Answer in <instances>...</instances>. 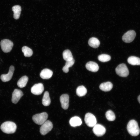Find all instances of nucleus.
<instances>
[{"instance_id": "nucleus-1", "label": "nucleus", "mask_w": 140, "mask_h": 140, "mask_svg": "<svg viewBox=\"0 0 140 140\" xmlns=\"http://www.w3.org/2000/svg\"><path fill=\"white\" fill-rule=\"evenodd\" d=\"M128 133L131 136H136L139 134L140 130L137 122L134 120H130L127 126Z\"/></svg>"}, {"instance_id": "nucleus-2", "label": "nucleus", "mask_w": 140, "mask_h": 140, "mask_svg": "<svg viewBox=\"0 0 140 140\" xmlns=\"http://www.w3.org/2000/svg\"><path fill=\"white\" fill-rule=\"evenodd\" d=\"M17 126L15 123L11 121H6L2 123L1 126V129L4 132L8 134L14 133Z\"/></svg>"}, {"instance_id": "nucleus-3", "label": "nucleus", "mask_w": 140, "mask_h": 140, "mask_svg": "<svg viewBox=\"0 0 140 140\" xmlns=\"http://www.w3.org/2000/svg\"><path fill=\"white\" fill-rule=\"evenodd\" d=\"M48 117L47 114L44 112L34 115L32 117V119L35 123L39 125H41L46 121Z\"/></svg>"}, {"instance_id": "nucleus-4", "label": "nucleus", "mask_w": 140, "mask_h": 140, "mask_svg": "<svg viewBox=\"0 0 140 140\" xmlns=\"http://www.w3.org/2000/svg\"><path fill=\"white\" fill-rule=\"evenodd\" d=\"M116 72L119 76L122 77H126L129 74L128 69L124 64H121L118 65L115 69Z\"/></svg>"}, {"instance_id": "nucleus-5", "label": "nucleus", "mask_w": 140, "mask_h": 140, "mask_svg": "<svg viewBox=\"0 0 140 140\" xmlns=\"http://www.w3.org/2000/svg\"><path fill=\"white\" fill-rule=\"evenodd\" d=\"M0 45L2 51L4 52L8 53L11 51L13 44L11 41L5 39L1 41Z\"/></svg>"}, {"instance_id": "nucleus-6", "label": "nucleus", "mask_w": 140, "mask_h": 140, "mask_svg": "<svg viewBox=\"0 0 140 140\" xmlns=\"http://www.w3.org/2000/svg\"><path fill=\"white\" fill-rule=\"evenodd\" d=\"M53 127L52 122L49 120H46L40 127V132L41 135H44L50 131Z\"/></svg>"}, {"instance_id": "nucleus-7", "label": "nucleus", "mask_w": 140, "mask_h": 140, "mask_svg": "<svg viewBox=\"0 0 140 140\" xmlns=\"http://www.w3.org/2000/svg\"><path fill=\"white\" fill-rule=\"evenodd\" d=\"M85 121L86 124L88 127H93L97 123V120L95 116L90 113H86L85 117Z\"/></svg>"}, {"instance_id": "nucleus-8", "label": "nucleus", "mask_w": 140, "mask_h": 140, "mask_svg": "<svg viewBox=\"0 0 140 140\" xmlns=\"http://www.w3.org/2000/svg\"><path fill=\"white\" fill-rule=\"evenodd\" d=\"M136 36V33L135 31L129 30L124 34L122 37V39L126 43H130L134 40Z\"/></svg>"}, {"instance_id": "nucleus-9", "label": "nucleus", "mask_w": 140, "mask_h": 140, "mask_svg": "<svg viewBox=\"0 0 140 140\" xmlns=\"http://www.w3.org/2000/svg\"><path fill=\"white\" fill-rule=\"evenodd\" d=\"M93 127V131L97 136H102L106 132L105 128L100 124H96Z\"/></svg>"}, {"instance_id": "nucleus-10", "label": "nucleus", "mask_w": 140, "mask_h": 140, "mask_svg": "<svg viewBox=\"0 0 140 140\" xmlns=\"http://www.w3.org/2000/svg\"><path fill=\"white\" fill-rule=\"evenodd\" d=\"M44 90V86L41 83L34 84L31 88V92L33 94L36 95L41 94Z\"/></svg>"}, {"instance_id": "nucleus-11", "label": "nucleus", "mask_w": 140, "mask_h": 140, "mask_svg": "<svg viewBox=\"0 0 140 140\" xmlns=\"http://www.w3.org/2000/svg\"><path fill=\"white\" fill-rule=\"evenodd\" d=\"M23 95V92L20 90L18 89H15L12 93V102L15 104L17 103Z\"/></svg>"}, {"instance_id": "nucleus-12", "label": "nucleus", "mask_w": 140, "mask_h": 140, "mask_svg": "<svg viewBox=\"0 0 140 140\" xmlns=\"http://www.w3.org/2000/svg\"><path fill=\"white\" fill-rule=\"evenodd\" d=\"M60 100L62 108L65 110L67 109L69 107V95L67 94H63L60 96Z\"/></svg>"}, {"instance_id": "nucleus-13", "label": "nucleus", "mask_w": 140, "mask_h": 140, "mask_svg": "<svg viewBox=\"0 0 140 140\" xmlns=\"http://www.w3.org/2000/svg\"><path fill=\"white\" fill-rule=\"evenodd\" d=\"M14 70V67L13 66H10L8 73L7 74H2L1 75L0 78L2 81L4 82L9 81L12 78Z\"/></svg>"}, {"instance_id": "nucleus-14", "label": "nucleus", "mask_w": 140, "mask_h": 140, "mask_svg": "<svg viewBox=\"0 0 140 140\" xmlns=\"http://www.w3.org/2000/svg\"><path fill=\"white\" fill-rule=\"evenodd\" d=\"M86 67L88 70L93 72H97L99 69V66L96 62L90 61L87 62L86 65Z\"/></svg>"}, {"instance_id": "nucleus-15", "label": "nucleus", "mask_w": 140, "mask_h": 140, "mask_svg": "<svg viewBox=\"0 0 140 140\" xmlns=\"http://www.w3.org/2000/svg\"><path fill=\"white\" fill-rule=\"evenodd\" d=\"M53 73L51 70L47 68H45L41 71L40 74L41 78L43 79H48L52 76Z\"/></svg>"}, {"instance_id": "nucleus-16", "label": "nucleus", "mask_w": 140, "mask_h": 140, "mask_svg": "<svg viewBox=\"0 0 140 140\" xmlns=\"http://www.w3.org/2000/svg\"><path fill=\"white\" fill-rule=\"evenodd\" d=\"M70 125L73 127L80 126L81 124L82 121L79 117L75 116L71 118L69 121Z\"/></svg>"}, {"instance_id": "nucleus-17", "label": "nucleus", "mask_w": 140, "mask_h": 140, "mask_svg": "<svg viewBox=\"0 0 140 140\" xmlns=\"http://www.w3.org/2000/svg\"><path fill=\"white\" fill-rule=\"evenodd\" d=\"M113 87V85L112 83L108 81L101 83L100 86L99 88L102 91L108 92Z\"/></svg>"}, {"instance_id": "nucleus-18", "label": "nucleus", "mask_w": 140, "mask_h": 140, "mask_svg": "<svg viewBox=\"0 0 140 140\" xmlns=\"http://www.w3.org/2000/svg\"><path fill=\"white\" fill-rule=\"evenodd\" d=\"M12 10L13 12V18L16 19H18L20 16L21 11V8L19 5H16L12 8Z\"/></svg>"}, {"instance_id": "nucleus-19", "label": "nucleus", "mask_w": 140, "mask_h": 140, "mask_svg": "<svg viewBox=\"0 0 140 140\" xmlns=\"http://www.w3.org/2000/svg\"><path fill=\"white\" fill-rule=\"evenodd\" d=\"M88 44L90 46L93 48H96L99 46L100 42L97 38L93 37L89 39Z\"/></svg>"}, {"instance_id": "nucleus-20", "label": "nucleus", "mask_w": 140, "mask_h": 140, "mask_svg": "<svg viewBox=\"0 0 140 140\" xmlns=\"http://www.w3.org/2000/svg\"><path fill=\"white\" fill-rule=\"evenodd\" d=\"M128 62L133 65H140V58L137 57L131 56L128 59Z\"/></svg>"}, {"instance_id": "nucleus-21", "label": "nucleus", "mask_w": 140, "mask_h": 140, "mask_svg": "<svg viewBox=\"0 0 140 140\" xmlns=\"http://www.w3.org/2000/svg\"><path fill=\"white\" fill-rule=\"evenodd\" d=\"M51 102L49 93L47 91H46L44 93L42 99V104L45 106H48L50 104Z\"/></svg>"}, {"instance_id": "nucleus-22", "label": "nucleus", "mask_w": 140, "mask_h": 140, "mask_svg": "<svg viewBox=\"0 0 140 140\" xmlns=\"http://www.w3.org/2000/svg\"><path fill=\"white\" fill-rule=\"evenodd\" d=\"M28 80V78L26 76H24L20 78L17 82L18 87L20 88L24 87L26 85Z\"/></svg>"}, {"instance_id": "nucleus-23", "label": "nucleus", "mask_w": 140, "mask_h": 140, "mask_svg": "<svg viewBox=\"0 0 140 140\" xmlns=\"http://www.w3.org/2000/svg\"><path fill=\"white\" fill-rule=\"evenodd\" d=\"M76 93L78 96L81 97L85 95L87 93L86 88L83 86L78 87L76 89Z\"/></svg>"}, {"instance_id": "nucleus-24", "label": "nucleus", "mask_w": 140, "mask_h": 140, "mask_svg": "<svg viewBox=\"0 0 140 140\" xmlns=\"http://www.w3.org/2000/svg\"><path fill=\"white\" fill-rule=\"evenodd\" d=\"M62 55L63 59L66 61L71 60L73 59L71 51L69 50H64Z\"/></svg>"}, {"instance_id": "nucleus-25", "label": "nucleus", "mask_w": 140, "mask_h": 140, "mask_svg": "<svg viewBox=\"0 0 140 140\" xmlns=\"http://www.w3.org/2000/svg\"><path fill=\"white\" fill-rule=\"evenodd\" d=\"M75 60L74 59L72 60L66 61L65 65L62 68V70L65 73H67L69 72V68L71 67L74 64Z\"/></svg>"}, {"instance_id": "nucleus-26", "label": "nucleus", "mask_w": 140, "mask_h": 140, "mask_svg": "<svg viewBox=\"0 0 140 140\" xmlns=\"http://www.w3.org/2000/svg\"><path fill=\"white\" fill-rule=\"evenodd\" d=\"M22 51L25 57H30L33 54V52L32 49L27 46H23L22 48Z\"/></svg>"}, {"instance_id": "nucleus-27", "label": "nucleus", "mask_w": 140, "mask_h": 140, "mask_svg": "<svg viewBox=\"0 0 140 140\" xmlns=\"http://www.w3.org/2000/svg\"><path fill=\"white\" fill-rule=\"evenodd\" d=\"M106 116L107 119L109 121H114L115 119V116L114 113L111 110H109L106 112Z\"/></svg>"}, {"instance_id": "nucleus-28", "label": "nucleus", "mask_w": 140, "mask_h": 140, "mask_svg": "<svg viewBox=\"0 0 140 140\" xmlns=\"http://www.w3.org/2000/svg\"><path fill=\"white\" fill-rule=\"evenodd\" d=\"M98 59L100 61L105 62L110 60L111 59V57L108 55L102 54L99 55L98 57Z\"/></svg>"}, {"instance_id": "nucleus-29", "label": "nucleus", "mask_w": 140, "mask_h": 140, "mask_svg": "<svg viewBox=\"0 0 140 140\" xmlns=\"http://www.w3.org/2000/svg\"><path fill=\"white\" fill-rule=\"evenodd\" d=\"M137 99L139 102L140 104V95L138 96Z\"/></svg>"}]
</instances>
